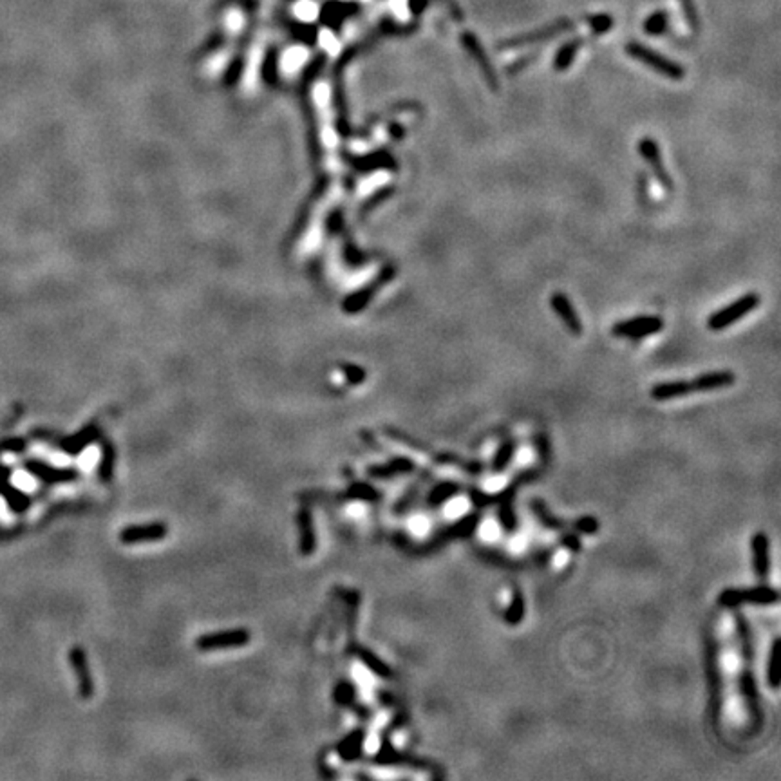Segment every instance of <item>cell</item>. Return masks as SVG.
Masks as SVG:
<instances>
[{
    "mask_svg": "<svg viewBox=\"0 0 781 781\" xmlns=\"http://www.w3.org/2000/svg\"><path fill=\"white\" fill-rule=\"evenodd\" d=\"M465 509H466V503L463 501V499H456V501H452L451 505H449L447 516L449 517H458V516H461L463 512H465Z\"/></svg>",
    "mask_w": 781,
    "mask_h": 781,
    "instance_id": "obj_20",
    "label": "cell"
},
{
    "mask_svg": "<svg viewBox=\"0 0 781 781\" xmlns=\"http://www.w3.org/2000/svg\"><path fill=\"white\" fill-rule=\"evenodd\" d=\"M583 42H584L583 39H573V40H570V42L564 44V46H561L559 51H557L556 60H553V69H556V71H566L568 67L573 63V60H576L577 51L581 49Z\"/></svg>",
    "mask_w": 781,
    "mask_h": 781,
    "instance_id": "obj_14",
    "label": "cell"
},
{
    "mask_svg": "<svg viewBox=\"0 0 781 781\" xmlns=\"http://www.w3.org/2000/svg\"><path fill=\"white\" fill-rule=\"evenodd\" d=\"M760 306V295L758 293H745L740 299L732 300L729 306L722 307V310L715 311L708 320V327L711 331H722L725 327L732 326L738 320H742L743 317L749 315L750 311H754Z\"/></svg>",
    "mask_w": 781,
    "mask_h": 781,
    "instance_id": "obj_2",
    "label": "cell"
},
{
    "mask_svg": "<svg viewBox=\"0 0 781 781\" xmlns=\"http://www.w3.org/2000/svg\"><path fill=\"white\" fill-rule=\"evenodd\" d=\"M461 44L465 46V49L469 51L472 55V58L476 60V63L479 66V69H481L483 76H485L486 83H489V87L492 91H498L499 87V80H498V74H496V71H494L492 63L489 62V58H486L485 55V51H483L481 44H479V40L476 39V35H472V33H461Z\"/></svg>",
    "mask_w": 781,
    "mask_h": 781,
    "instance_id": "obj_7",
    "label": "cell"
},
{
    "mask_svg": "<svg viewBox=\"0 0 781 781\" xmlns=\"http://www.w3.org/2000/svg\"><path fill=\"white\" fill-rule=\"evenodd\" d=\"M638 150H640L642 158H644V161L648 163V167L651 168V172H653V175L657 178L658 183L662 185V188L671 192L673 181L671 178H669L668 170H665L664 163H662L660 148H658L657 141H655L653 138H642L640 143H638Z\"/></svg>",
    "mask_w": 781,
    "mask_h": 781,
    "instance_id": "obj_6",
    "label": "cell"
},
{
    "mask_svg": "<svg viewBox=\"0 0 781 781\" xmlns=\"http://www.w3.org/2000/svg\"><path fill=\"white\" fill-rule=\"evenodd\" d=\"M299 525H300V539H302V553H311V550H313V544H315V539H313V532H311V517L307 512H302L299 517Z\"/></svg>",
    "mask_w": 781,
    "mask_h": 781,
    "instance_id": "obj_17",
    "label": "cell"
},
{
    "mask_svg": "<svg viewBox=\"0 0 781 781\" xmlns=\"http://www.w3.org/2000/svg\"><path fill=\"white\" fill-rule=\"evenodd\" d=\"M664 327V320L657 315H642V317H633V319L621 320V322L615 324L611 327V333L618 338H631V340H637V338L649 337V335H655Z\"/></svg>",
    "mask_w": 781,
    "mask_h": 781,
    "instance_id": "obj_3",
    "label": "cell"
},
{
    "mask_svg": "<svg viewBox=\"0 0 781 781\" xmlns=\"http://www.w3.org/2000/svg\"><path fill=\"white\" fill-rule=\"evenodd\" d=\"M626 53L631 56V58L638 60V62H642L644 66L651 67V69L657 71V73L662 74V76L669 78V80L678 82V80H682V78L685 76V71L680 63H676L673 62V60L665 58L664 55H660V53H657V51L649 49V47L642 46V44L638 42L628 44Z\"/></svg>",
    "mask_w": 781,
    "mask_h": 781,
    "instance_id": "obj_1",
    "label": "cell"
},
{
    "mask_svg": "<svg viewBox=\"0 0 781 781\" xmlns=\"http://www.w3.org/2000/svg\"><path fill=\"white\" fill-rule=\"evenodd\" d=\"M695 393L691 382H664V384H658L651 389V397L658 402L664 400H673V398L678 397H688V394Z\"/></svg>",
    "mask_w": 781,
    "mask_h": 781,
    "instance_id": "obj_12",
    "label": "cell"
},
{
    "mask_svg": "<svg viewBox=\"0 0 781 781\" xmlns=\"http://www.w3.org/2000/svg\"><path fill=\"white\" fill-rule=\"evenodd\" d=\"M250 642L248 630H225L215 631V633L203 635L198 638V648L203 651H214V649L225 648H239Z\"/></svg>",
    "mask_w": 781,
    "mask_h": 781,
    "instance_id": "obj_5",
    "label": "cell"
},
{
    "mask_svg": "<svg viewBox=\"0 0 781 781\" xmlns=\"http://www.w3.org/2000/svg\"><path fill=\"white\" fill-rule=\"evenodd\" d=\"M588 22H590V28H591V31L595 33V35H603V33H608L611 29V26H613V19H611L610 15L590 16V19H588Z\"/></svg>",
    "mask_w": 781,
    "mask_h": 781,
    "instance_id": "obj_19",
    "label": "cell"
},
{
    "mask_svg": "<svg viewBox=\"0 0 781 781\" xmlns=\"http://www.w3.org/2000/svg\"><path fill=\"white\" fill-rule=\"evenodd\" d=\"M550 304H552V310L556 311L557 317L561 319V322L570 330V333L579 337V335L583 333V322H581L579 315H577V311L576 307H573V304H571L570 297L563 292H556L552 295V299H550Z\"/></svg>",
    "mask_w": 781,
    "mask_h": 781,
    "instance_id": "obj_8",
    "label": "cell"
},
{
    "mask_svg": "<svg viewBox=\"0 0 781 781\" xmlns=\"http://www.w3.org/2000/svg\"><path fill=\"white\" fill-rule=\"evenodd\" d=\"M481 536L485 537V539H494V537L498 536V529H496V525H494L492 521H485V523H483Z\"/></svg>",
    "mask_w": 781,
    "mask_h": 781,
    "instance_id": "obj_21",
    "label": "cell"
},
{
    "mask_svg": "<svg viewBox=\"0 0 781 781\" xmlns=\"http://www.w3.org/2000/svg\"><path fill=\"white\" fill-rule=\"evenodd\" d=\"M573 28V22L571 20H557V22L550 24V26H544V28L536 29L532 33H525V35H517L512 39L505 40V42L499 44V49H512V47H521L529 46V44L543 42V40L553 39V36L561 35L564 31H570Z\"/></svg>",
    "mask_w": 781,
    "mask_h": 781,
    "instance_id": "obj_4",
    "label": "cell"
},
{
    "mask_svg": "<svg viewBox=\"0 0 781 781\" xmlns=\"http://www.w3.org/2000/svg\"><path fill=\"white\" fill-rule=\"evenodd\" d=\"M167 536V526L161 523H152V525L128 526L121 532L120 539L125 544H138V543H150V541H160Z\"/></svg>",
    "mask_w": 781,
    "mask_h": 781,
    "instance_id": "obj_10",
    "label": "cell"
},
{
    "mask_svg": "<svg viewBox=\"0 0 781 781\" xmlns=\"http://www.w3.org/2000/svg\"><path fill=\"white\" fill-rule=\"evenodd\" d=\"M777 655H780V640H774L772 649H770L769 669H767V680L772 688H777Z\"/></svg>",
    "mask_w": 781,
    "mask_h": 781,
    "instance_id": "obj_18",
    "label": "cell"
},
{
    "mask_svg": "<svg viewBox=\"0 0 781 781\" xmlns=\"http://www.w3.org/2000/svg\"><path fill=\"white\" fill-rule=\"evenodd\" d=\"M754 546V568L760 577L769 571V539L763 534H758L752 541Z\"/></svg>",
    "mask_w": 781,
    "mask_h": 781,
    "instance_id": "obj_13",
    "label": "cell"
},
{
    "mask_svg": "<svg viewBox=\"0 0 781 781\" xmlns=\"http://www.w3.org/2000/svg\"><path fill=\"white\" fill-rule=\"evenodd\" d=\"M71 658H73L74 669L78 673V680H80V689H82L83 696H91V693H93V680H91L89 668L86 664V657H83L80 649H74Z\"/></svg>",
    "mask_w": 781,
    "mask_h": 781,
    "instance_id": "obj_15",
    "label": "cell"
},
{
    "mask_svg": "<svg viewBox=\"0 0 781 781\" xmlns=\"http://www.w3.org/2000/svg\"><path fill=\"white\" fill-rule=\"evenodd\" d=\"M736 377L732 371H711V373H704L696 377L691 382L695 393H705V391H715V389H723L729 387V385L735 384Z\"/></svg>",
    "mask_w": 781,
    "mask_h": 781,
    "instance_id": "obj_11",
    "label": "cell"
},
{
    "mask_svg": "<svg viewBox=\"0 0 781 781\" xmlns=\"http://www.w3.org/2000/svg\"><path fill=\"white\" fill-rule=\"evenodd\" d=\"M776 603L777 595L774 590L769 588H754V590H742V591H725V593L720 597V603L725 604V606H736L740 603Z\"/></svg>",
    "mask_w": 781,
    "mask_h": 781,
    "instance_id": "obj_9",
    "label": "cell"
},
{
    "mask_svg": "<svg viewBox=\"0 0 781 781\" xmlns=\"http://www.w3.org/2000/svg\"><path fill=\"white\" fill-rule=\"evenodd\" d=\"M665 26H668V13L657 11L653 15H649L644 22V33L645 35L658 36L665 31Z\"/></svg>",
    "mask_w": 781,
    "mask_h": 781,
    "instance_id": "obj_16",
    "label": "cell"
}]
</instances>
